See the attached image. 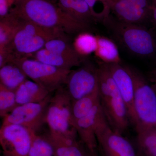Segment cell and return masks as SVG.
<instances>
[{
	"label": "cell",
	"instance_id": "cell-1",
	"mask_svg": "<svg viewBox=\"0 0 156 156\" xmlns=\"http://www.w3.org/2000/svg\"><path fill=\"white\" fill-rule=\"evenodd\" d=\"M9 13L36 25L68 35L87 31L90 26L73 19L51 0H17Z\"/></svg>",
	"mask_w": 156,
	"mask_h": 156
},
{
	"label": "cell",
	"instance_id": "cell-2",
	"mask_svg": "<svg viewBox=\"0 0 156 156\" xmlns=\"http://www.w3.org/2000/svg\"><path fill=\"white\" fill-rule=\"evenodd\" d=\"M101 106L109 126L123 134L130 124L127 107L106 63L98 66Z\"/></svg>",
	"mask_w": 156,
	"mask_h": 156
},
{
	"label": "cell",
	"instance_id": "cell-3",
	"mask_svg": "<svg viewBox=\"0 0 156 156\" xmlns=\"http://www.w3.org/2000/svg\"><path fill=\"white\" fill-rule=\"evenodd\" d=\"M102 22L115 40L129 53L142 57L156 54V37L144 25L122 22L111 14Z\"/></svg>",
	"mask_w": 156,
	"mask_h": 156
},
{
	"label": "cell",
	"instance_id": "cell-4",
	"mask_svg": "<svg viewBox=\"0 0 156 156\" xmlns=\"http://www.w3.org/2000/svg\"><path fill=\"white\" fill-rule=\"evenodd\" d=\"M67 35L62 31L44 28L22 20L20 28L10 44L4 49L11 55V62L23 57L30 58L44 48L48 41L56 38L68 39Z\"/></svg>",
	"mask_w": 156,
	"mask_h": 156
},
{
	"label": "cell",
	"instance_id": "cell-5",
	"mask_svg": "<svg viewBox=\"0 0 156 156\" xmlns=\"http://www.w3.org/2000/svg\"><path fill=\"white\" fill-rule=\"evenodd\" d=\"M128 66L134 81V128L136 133L156 126V93L142 73L134 67Z\"/></svg>",
	"mask_w": 156,
	"mask_h": 156
},
{
	"label": "cell",
	"instance_id": "cell-6",
	"mask_svg": "<svg viewBox=\"0 0 156 156\" xmlns=\"http://www.w3.org/2000/svg\"><path fill=\"white\" fill-rule=\"evenodd\" d=\"M72 101L65 88L62 87L51 95L45 116L49 132L77 138L78 134L73 122L72 114Z\"/></svg>",
	"mask_w": 156,
	"mask_h": 156
},
{
	"label": "cell",
	"instance_id": "cell-7",
	"mask_svg": "<svg viewBox=\"0 0 156 156\" xmlns=\"http://www.w3.org/2000/svg\"><path fill=\"white\" fill-rule=\"evenodd\" d=\"M11 62L19 66L27 77L50 93L65 85L72 70L55 67L28 57L17 58Z\"/></svg>",
	"mask_w": 156,
	"mask_h": 156
},
{
	"label": "cell",
	"instance_id": "cell-8",
	"mask_svg": "<svg viewBox=\"0 0 156 156\" xmlns=\"http://www.w3.org/2000/svg\"><path fill=\"white\" fill-rule=\"evenodd\" d=\"M65 85L72 101L95 92L99 89L98 66L85 60L77 69L72 70Z\"/></svg>",
	"mask_w": 156,
	"mask_h": 156
},
{
	"label": "cell",
	"instance_id": "cell-9",
	"mask_svg": "<svg viewBox=\"0 0 156 156\" xmlns=\"http://www.w3.org/2000/svg\"><path fill=\"white\" fill-rule=\"evenodd\" d=\"M96 136L98 147L103 156H139L131 143L111 128L105 117L98 127Z\"/></svg>",
	"mask_w": 156,
	"mask_h": 156
},
{
	"label": "cell",
	"instance_id": "cell-10",
	"mask_svg": "<svg viewBox=\"0 0 156 156\" xmlns=\"http://www.w3.org/2000/svg\"><path fill=\"white\" fill-rule=\"evenodd\" d=\"M51 95L37 103L18 105L3 118L2 126L16 125L37 132L45 123V116Z\"/></svg>",
	"mask_w": 156,
	"mask_h": 156
},
{
	"label": "cell",
	"instance_id": "cell-11",
	"mask_svg": "<svg viewBox=\"0 0 156 156\" xmlns=\"http://www.w3.org/2000/svg\"><path fill=\"white\" fill-rule=\"evenodd\" d=\"M32 137L30 131L16 125L1 126L0 144L4 156H29Z\"/></svg>",
	"mask_w": 156,
	"mask_h": 156
},
{
	"label": "cell",
	"instance_id": "cell-12",
	"mask_svg": "<svg viewBox=\"0 0 156 156\" xmlns=\"http://www.w3.org/2000/svg\"><path fill=\"white\" fill-rule=\"evenodd\" d=\"M111 13L120 21L142 24L150 19L151 0H109Z\"/></svg>",
	"mask_w": 156,
	"mask_h": 156
},
{
	"label": "cell",
	"instance_id": "cell-13",
	"mask_svg": "<svg viewBox=\"0 0 156 156\" xmlns=\"http://www.w3.org/2000/svg\"><path fill=\"white\" fill-rule=\"evenodd\" d=\"M106 64L126 104L130 124L134 127L135 124L134 108V86L131 73L128 66L123 65L122 63Z\"/></svg>",
	"mask_w": 156,
	"mask_h": 156
},
{
	"label": "cell",
	"instance_id": "cell-14",
	"mask_svg": "<svg viewBox=\"0 0 156 156\" xmlns=\"http://www.w3.org/2000/svg\"><path fill=\"white\" fill-rule=\"evenodd\" d=\"M104 117L100 101L87 115L75 123L74 127L81 142L91 153L96 152L98 147L96 131Z\"/></svg>",
	"mask_w": 156,
	"mask_h": 156
},
{
	"label": "cell",
	"instance_id": "cell-15",
	"mask_svg": "<svg viewBox=\"0 0 156 156\" xmlns=\"http://www.w3.org/2000/svg\"><path fill=\"white\" fill-rule=\"evenodd\" d=\"M44 136L53 145L56 156H91L77 138H70L49 132Z\"/></svg>",
	"mask_w": 156,
	"mask_h": 156
},
{
	"label": "cell",
	"instance_id": "cell-16",
	"mask_svg": "<svg viewBox=\"0 0 156 156\" xmlns=\"http://www.w3.org/2000/svg\"><path fill=\"white\" fill-rule=\"evenodd\" d=\"M18 105L41 102L51 93L32 80L27 79L15 91Z\"/></svg>",
	"mask_w": 156,
	"mask_h": 156
},
{
	"label": "cell",
	"instance_id": "cell-17",
	"mask_svg": "<svg viewBox=\"0 0 156 156\" xmlns=\"http://www.w3.org/2000/svg\"><path fill=\"white\" fill-rule=\"evenodd\" d=\"M57 5L66 14L90 26L96 21L85 0H58Z\"/></svg>",
	"mask_w": 156,
	"mask_h": 156
},
{
	"label": "cell",
	"instance_id": "cell-18",
	"mask_svg": "<svg viewBox=\"0 0 156 156\" xmlns=\"http://www.w3.org/2000/svg\"><path fill=\"white\" fill-rule=\"evenodd\" d=\"M30 58L55 67L66 69H71L76 66H80L85 60L68 58L60 54L51 52L45 48L34 54Z\"/></svg>",
	"mask_w": 156,
	"mask_h": 156
},
{
	"label": "cell",
	"instance_id": "cell-19",
	"mask_svg": "<svg viewBox=\"0 0 156 156\" xmlns=\"http://www.w3.org/2000/svg\"><path fill=\"white\" fill-rule=\"evenodd\" d=\"M27 77L21 68L14 62H8L0 68V83L14 91Z\"/></svg>",
	"mask_w": 156,
	"mask_h": 156
},
{
	"label": "cell",
	"instance_id": "cell-20",
	"mask_svg": "<svg viewBox=\"0 0 156 156\" xmlns=\"http://www.w3.org/2000/svg\"><path fill=\"white\" fill-rule=\"evenodd\" d=\"M98 45L95 56L101 62L106 64L122 63L119 49L116 44L109 38L97 36Z\"/></svg>",
	"mask_w": 156,
	"mask_h": 156
},
{
	"label": "cell",
	"instance_id": "cell-21",
	"mask_svg": "<svg viewBox=\"0 0 156 156\" xmlns=\"http://www.w3.org/2000/svg\"><path fill=\"white\" fill-rule=\"evenodd\" d=\"M22 23V19L11 13L0 19V50L10 44Z\"/></svg>",
	"mask_w": 156,
	"mask_h": 156
},
{
	"label": "cell",
	"instance_id": "cell-22",
	"mask_svg": "<svg viewBox=\"0 0 156 156\" xmlns=\"http://www.w3.org/2000/svg\"><path fill=\"white\" fill-rule=\"evenodd\" d=\"M136 150L139 156H156V126L136 133Z\"/></svg>",
	"mask_w": 156,
	"mask_h": 156
},
{
	"label": "cell",
	"instance_id": "cell-23",
	"mask_svg": "<svg viewBox=\"0 0 156 156\" xmlns=\"http://www.w3.org/2000/svg\"><path fill=\"white\" fill-rule=\"evenodd\" d=\"M99 102V89L89 95L73 101L72 114L74 126L76 122L87 115Z\"/></svg>",
	"mask_w": 156,
	"mask_h": 156
},
{
	"label": "cell",
	"instance_id": "cell-24",
	"mask_svg": "<svg viewBox=\"0 0 156 156\" xmlns=\"http://www.w3.org/2000/svg\"><path fill=\"white\" fill-rule=\"evenodd\" d=\"M72 45L76 53L83 58H86L94 53L97 48V36L87 31L77 34L73 42Z\"/></svg>",
	"mask_w": 156,
	"mask_h": 156
},
{
	"label": "cell",
	"instance_id": "cell-25",
	"mask_svg": "<svg viewBox=\"0 0 156 156\" xmlns=\"http://www.w3.org/2000/svg\"><path fill=\"white\" fill-rule=\"evenodd\" d=\"M30 131L32 141L29 156H56L53 145L44 135Z\"/></svg>",
	"mask_w": 156,
	"mask_h": 156
},
{
	"label": "cell",
	"instance_id": "cell-26",
	"mask_svg": "<svg viewBox=\"0 0 156 156\" xmlns=\"http://www.w3.org/2000/svg\"><path fill=\"white\" fill-rule=\"evenodd\" d=\"M44 48L51 52L58 53L62 56L78 59L85 60V58L80 56L70 44L68 39L56 38L50 40L47 42Z\"/></svg>",
	"mask_w": 156,
	"mask_h": 156
},
{
	"label": "cell",
	"instance_id": "cell-27",
	"mask_svg": "<svg viewBox=\"0 0 156 156\" xmlns=\"http://www.w3.org/2000/svg\"><path fill=\"white\" fill-rule=\"evenodd\" d=\"M15 91L0 83V116L5 118L18 106Z\"/></svg>",
	"mask_w": 156,
	"mask_h": 156
},
{
	"label": "cell",
	"instance_id": "cell-28",
	"mask_svg": "<svg viewBox=\"0 0 156 156\" xmlns=\"http://www.w3.org/2000/svg\"><path fill=\"white\" fill-rule=\"evenodd\" d=\"M96 21H101L111 14L109 0H85Z\"/></svg>",
	"mask_w": 156,
	"mask_h": 156
},
{
	"label": "cell",
	"instance_id": "cell-29",
	"mask_svg": "<svg viewBox=\"0 0 156 156\" xmlns=\"http://www.w3.org/2000/svg\"><path fill=\"white\" fill-rule=\"evenodd\" d=\"M17 0H0V19L9 14Z\"/></svg>",
	"mask_w": 156,
	"mask_h": 156
},
{
	"label": "cell",
	"instance_id": "cell-30",
	"mask_svg": "<svg viewBox=\"0 0 156 156\" xmlns=\"http://www.w3.org/2000/svg\"><path fill=\"white\" fill-rule=\"evenodd\" d=\"M150 19L153 24L156 28V7H152L151 8Z\"/></svg>",
	"mask_w": 156,
	"mask_h": 156
},
{
	"label": "cell",
	"instance_id": "cell-31",
	"mask_svg": "<svg viewBox=\"0 0 156 156\" xmlns=\"http://www.w3.org/2000/svg\"><path fill=\"white\" fill-rule=\"evenodd\" d=\"M147 78L149 81L156 80V68L150 72Z\"/></svg>",
	"mask_w": 156,
	"mask_h": 156
},
{
	"label": "cell",
	"instance_id": "cell-32",
	"mask_svg": "<svg viewBox=\"0 0 156 156\" xmlns=\"http://www.w3.org/2000/svg\"><path fill=\"white\" fill-rule=\"evenodd\" d=\"M149 82H150L152 87H153L156 93V80L151 81Z\"/></svg>",
	"mask_w": 156,
	"mask_h": 156
},
{
	"label": "cell",
	"instance_id": "cell-33",
	"mask_svg": "<svg viewBox=\"0 0 156 156\" xmlns=\"http://www.w3.org/2000/svg\"><path fill=\"white\" fill-rule=\"evenodd\" d=\"M152 7H156V0H151Z\"/></svg>",
	"mask_w": 156,
	"mask_h": 156
},
{
	"label": "cell",
	"instance_id": "cell-34",
	"mask_svg": "<svg viewBox=\"0 0 156 156\" xmlns=\"http://www.w3.org/2000/svg\"><path fill=\"white\" fill-rule=\"evenodd\" d=\"M91 156H98V155L96 152L94 153H91Z\"/></svg>",
	"mask_w": 156,
	"mask_h": 156
},
{
	"label": "cell",
	"instance_id": "cell-35",
	"mask_svg": "<svg viewBox=\"0 0 156 156\" xmlns=\"http://www.w3.org/2000/svg\"><path fill=\"white\" fill-rule=\"evenodd\" d=\"M90 155H91V154H90Z\"/></svg>",
	"mask_w": 156,
	"mask_h": 156
},
{
	"label": "cell",
	"instance_id": "cell-36",
	"mask_svg": "<svg viewBox=\"0 0 156 156\" xmlns=\"http://www.w3.org/2000/svg\"></svg>",
	"mask_w": 156,
	"mask_h": 156
}]
</instances>
